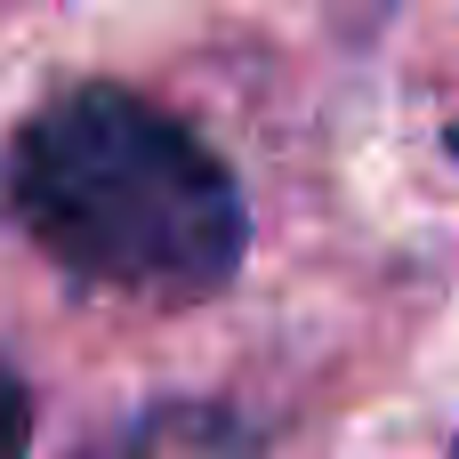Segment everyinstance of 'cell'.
<instances>
[{"mask_svg": "<svg viewBox=\"0 0 459 459\" xmlns=\"http://www.w3.org/2000/svg\"><path fill=\"white\" fill-rule=\"evenodd\" d=\"M8 218L81 282L129 299H210L250 242L226 161L161 105L81 81L24 113L0 161Z\"/></svg>", "mask_w": 459, "mask_h": 459, "instance_id": "obj_1", "label": "cell"}, {"mask_svg": "<svg viewBox=\"0 0 459 459\" xmlns=\"http://www.w3.org/2000/svg\"><path fill=\"white\" fill-rule=\"evenodd\" d=\"M452 161H459V129H452Z\"/></svg>", "mask_w": 459, "mask_h": 459, "instance_id": "obj_4", "label": "cell"}, {"mask_svg": "<svg viewBox=\"0 0 459 459\" xmlns=\"http://www.w3.org/2000/svg\"><path fill=\"white\" fill-rule=\"evenodd\" d=\"M113 459H258V436L218 403H161L129 428Z\"/></svg>", "mask_w": 459, "mask_h": 459, "instance_id": "obj_2", "label": "cell"}, {"mask_svg": "<svg viewBox=\"0 0 459 459\" xmlns=\"http://www.w3.org/2000/svg\"><path fill=\"white\" fill-rule=\"evenodd\" d=\"M32 452V403L16 387V371L0 363V459H24Z\"/></svg>", "mask_w": 459, "mask_h": 459, "instance_id": "obj_3", "label": "cell"}]
</instances>
